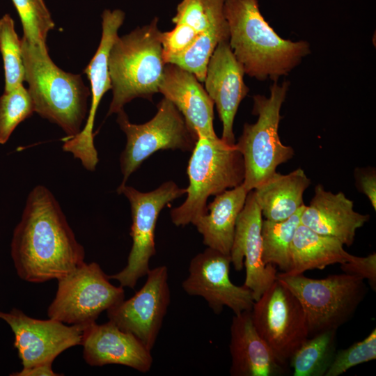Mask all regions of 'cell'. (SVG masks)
<instances>
[{"instance_id":"6da1fadb","label":"cell","mask_w":376,"mask_h":376,"mask_svg":"<svg viewBox=\"0 0 376 376\" xmlns=\"http://www.w3.org/2000/svg\"><path fill=\"white\" fill-rule=\"evenodd\" d=\"M10 255L18 276L34 283L58 279L84 263L83 246L58 202L43 185L28 195L13 230Z\"/></svg>"},{"instance_id":"7a4b0ae2","label":"cell","mask_w":376,"mask_h":376,"mask_svg":"<svg viewBox=\"0 0 376 376\" xmlns=\"http://www.w3.org/2000/svg\"><path fill=\"white\" fill-rule=\"evenodd\" d=\"M229 45L245 74L276 81L311 53L307 41L281 38L260 13L258 0H225Z\"/></svg>"},{"instance_id":"3957f363","label":"cell","mask_w":376,"mask_h":376,"mask_svg":"<svg viewBox=\"0 0 376 376\" xmlns=\"http://www.w3.org/2000/svg\"><path fill=\"white\" fill-rule=\"evenodd\" d=\"M24 81L34 111L72 137L81 131L90 95L79 75L66 72L52 61L47 47L21 39Z\"/></svg>"},{"instance_id":"277c9868","label":"cell","mask_w":376,"mask_h":376,"mask_svg":"<svg viewBox=\"0 0 376 376\" xmlns=\"http://www.w3.org/2000/svg\"><path fill=\"white\" fill-rule=\"evenodd\" d=\"M158 18L118 37L109 56L113 93L108 115L117 113L132 100H152L159 93L165 61Z\"/></svg>"},{"instance_id":"5b68a950","label":"cell","mask_w":376,"mask_h":376,"mask_svg":"<svg viewBox=\"0 0 376 376\" xmlns=\"http://www.w3.org/2000/svg\"><path fill=\"white\" fill-rule=\"evenodd\" d=\"M244 164L235 144L221 138L198 136L187 167L189 185L185 202L171 211L172 222L178 226L193 224L207 212L209 196L243 183Z\"/></svg>"},{"instance_id":"8992f818","label":"cell","mask_w":376,"mask_h":376,"mask_svg":"<svg viewBox=\"0 0 376 376\" xmlns=\"http://www.w3.org/2000/svg\"><path fill=\"white\" fill-rule=\"evenodd\" d=\"M290 86L288 81L271 85L270 95L253 97L252 113L258 116L253 124L245 123L235 146L243 157L244 179L243 186L248 191L255 189L275 172L278 166L294 155L292 147L284 145L279 135L281 118L280 111Z\"/></svg>"},{"instance_id":"52a82bcc","label":"cell","mask_w":376,"mask_h":376,"mask_svg":"<svg viewBox=\"0 0 376 376\" xmlns=\"http://www.w3.org/2000/svg\"><path fill=\"white\" fill-rule=\"evenodd\" d=\"M276 280L300 302L308 337L337 331L352 318L368 292L364 279L344 272L321 279L283 272L277 274Z\"/></svg>"},{"instance_id":"ba28073f","label":"cell","mask_w":376,"mask_h":376,"mask_svg":"<svg viewBox=\"0 0 376 376\" xmlns=\"http://www.w3.org/2000/svg\"><path fill=\"white\" fill-rule=\"evenodd\" d=\"M57 280V290L47 315L65 324L89 325L102 312L124 300L123 287L111 284L95 262H84Z\"/></svg>"},{"instance_id":"9c48e42d","label":"cell","mask_w":376,"mask_h":376,"mask_svg":"<svg viewBox=\"0 0 376 376\" xmlns=\"http://www.w3.org/2000/svg\"><path fill=\"white\" fill-rule=\"evenodd\" d=\"M157 107L155 116L140 125L131 123L123 109L117 113L116 121L127 138L120 157L123 175L120 186L126 185L130 175L156 151L169 149L192 151L194 148L198 139L189 130L175 106L164 97Z\"/></svg>"},{"instance_id":"30bf717a","label":"cell","mask_w":376,"mask_h":376,"mask_svg":"<svg viewBox=\"0 0 376 376\" xmlns=\"http://www.w3.org/2000/svg\"><path fill=\"white\" fill-rule=\"evenodd\" d=\"M117 192L124 194L130 203L132 245L126 266L108 277L123 288L134 289L138 280L147 275L150 260L156 253L155 231L159 214L168 203L186 194L187 189L169 181L149 192L126 185L119 186Z\"/></svg>"},{"instance_id":"8fae6325","label":"cell","mask_w":376,"mask_h":376,"mask_svg":"<svg viewBox=\"0 0 376 376\" xmlns=\"http://www.w3.org/2000/svg\"><path fill=\"white\" fill-rule=\"evenodd\" d=\"M251 317L259 335L283 365L287 366L292 354L308 338L300 302L278 280L255 301Z\"/></svg>"},{"instance_id":"7c38bea8","label":"cell","mask_w":376,"mask_h":376,"mask_svg":"<svg viewBox=\"0 0 376 376\" xmlns=\"http://www.w3.org/2000/svg\"><path fill=\"white\" fill-rule=\"evenodd\" d=\"M0 319L9 325L14 334L13 345L24 368L52 364L61 353L81 345L84 332L88 326H67L52 318H33L16 308L8 312L0 311Z\"/></svg>"},{"instance_id":"4fadbf2b","label":"cell","mask_w":376,"mask_h":376,"mask_svg":"<svg viewBox=\"0 0 376 376\" xmlns=\"http://www.w3.org/2000/svg\"><path fill=\"white\" fill-rule=\"evenodd\" d=\"M134 296L108 310L109 320L135 336L150 350L154 347L171 302L166 266L150 269Z\"/></svg>"},{"instance_id":"5bb4252c","label":"cell","mask_w":376,"mask_h":376,"mask_svg":"<svg viewBox=\"0 0 376 376\" xmlns=\"http://www.w3.org/2000/svg\"><path fill=\"white\" fill-rule=\"evenodd\" d=\"M230 255L207 247L195 256L189 266V275L182 281L185 292L191 296L202 297L216 314L224 306L234 314L251 311L255 299L244 285L238 286L230 279Z\"/></svg>"},{"instance_id":"9a60e30c","label":"cell","mask_w":376,"mask_h":376,"mask_svg":"<svg viewBox=\"0 0 376 376\" xmlns=\"http://www.w3.org/2000/svg\"><path fill=\"white\" fill-rule=\"evenodd\" d=\"M262 223V212L251 190L237 219L230 256L235 270L245 266L244 285L251 290L255 301L276 280L277 275L274 265L263 261Z\"/></svg>"},{"instance_id":"2e32d148","label":"cell","mask_w":376,"mask_h":376,"mask_svg":"<svg viewBox=\"0 0 376 376\" xmlns=\"http://www.w3.org/2000/svg\"><path fill=\"white\" fill-rule=\"evenodd\" d=\"M244 70L235 56L228 40L219 42L207 66L205 89L216 104L222 123L221 139L235 144L233 123L238 107L249 88L244 81Z\"/></svg>"},{"instance_id":"e0dca14e","label":"cell","mask_w":376,"mask_h":376,"mask_svg":"<svg viewBox=\"0 0 376 376\" xmlns=\"http://www.w3.org/2000/svg\"><path fill=\"white\" fill-rule=\"evenodd\" d=\"M125 13L119 9H106L102 14V37L98 48L84 72L91 84L92 100L86 123L83 129L69 140L71 150L77 156L86 159L95 157L97 152L94 146L95 116L103 95L111 89L109 70V56L118 31L125 19Z\"/></svg>"},{"instance_id":"ac0fdd59","label":"cell","mask_w":376,"mask_h":376,"mask_svg":"<svg viewBox=\"0 0 376 376\" xmlns=\"http://www.w3.org/2000/svg\"><path fill=\"white\" fill-rule=\"evenodd\" d=\"M81 345L86 362L92 366L119 364L141 373L148 372L152 364L151 350L135 336L123 331L109 321L93 322L85 329Z\"/></svg>"},{"instance_id":"d6986e66","label":"cell","mask_w":376,"mask_h":376,"mask_svg":"<svg viewBox=\"0 0 376 376\" xmlns=\"http://www.w3.org/2000/svg\"><path fill=\"white\" fill-rule=\"evenodd\" d=\"M159 93L175 106L197 139L198 136L218 137L213 127L214 104L193 73L166 63Z\"/></svg>"},{"instance_id":"ffe728a7","label":"cell","mask_w":376,"mask_h":376,"mask_svg":"<svg viewBox=\"0 0 376 376\" xmlns=\"http://www.w3.org/2000/svg\"><path fill=\"white\" fill-rule=\"evenodd\" d=\"M369 218V214L355 212L353 201L343 192L334 194L318 185L309 205H305L301 212L300 222L317 233L334 237L350 246L357 230Z\"/></svg>"},{"instance_id":"44dd1931","label":"cell","mask_w":376,"mask_h":376,"mask_svg":"<svg viewBox=\"0 0 376 376\" xmlns=\"http://www.w3.org/2000/svg\"><path fill=\"white\" fill-rule=\"evenodd\" d=\"M229 350L232 376H277L286 373L271 348L257 331L251 311L234 314Z\"/></svg>"},{"instance_id":"7402d4cb","label":"cell","mask_w":376,"mask_h":376,"mask_svg":"<svg viewBox=\"0 0 376 376\" xmlns=\"http://www.w3.org/2000/svg\"><path fill=\"white\" fill-rule=\"evenodd\" d=\"M249 192L242 184L224 191L207 206L206 214L195 220L205 245L230 255L237 219Z\"/></svg>"},{"instance_id":"603a6c76","label":"cell","mask_w":376,"mask_h":376,"mask_svg":"<svg viewBox=\"0 0 376 376\" xmlns=\"http://www.w3.org/2000/svg\"><path fill=\"white\" fill-rule=\"evenodd\" d=\"M310 183L300 168L285 175L276 171L253 190L262 215L274 221L289 218L305 205L303 195Z\"/></svg>"},{"instance_id":"cb8c5ba5","label":"cell","mask_w":376,"mask_h":376,"mask_svg":"<svg viewBox=\"0 0 376 376\" xmlns=\"http://www.w3.org/2000/svg\"><path fill=\"white\" fill-rule=\"evenodd\" d=\"M337 239L315 233L300 224L290 249L291 267L288 275L303 274L311 269H322L333 264H343L354 259Z\"/></svg>"},{"instance_id":"d4e9b609","label":"cell","mask_w":376,"mask_h":376,"mask_svg":"<svg viewBox=\"0 0 376 376\" xmlns=\"http://www.w3.org/2000/svg\"><path fill=\"white\" fill-rule=\"evenodd\" d=\"M336 330L308 337L289 360L293 375L324 376L336 352Z\"/></svg>"},{"instance_id":"484cf974","label":"cell","mask_w":376,"mask_h":376,"mask_svg":"<svg viewBox=\"0 0 376 376\" xmlns=\"http://www.w3.org/2000/svg\"><path fill=\"white\" fill-rule=\"evenodd\" d=\"M304 206L285 220H263L262 258L265 265H277L285 273L290 271L291 245L295 231L301 224L300 217Z\"/></svg>"},{"instance_id":"4316f807","label":"cell","mask_w":376,"mask_h":376,"mask_svg":"<svg viewBox=\"0 0 376 376\" xmlns=\"http://www.w3.org/2000/svg\"><path fill=\"white\" fill-rule=\"evenodd\" d=\"M229 36L228 24L225 19L199 35L188 49L168 63L193 73L200 82H203L213 52L219 42L229 40Z\"/></svg>"},{"instance_id":"83f0119b","label":"cell","mask_w":376,"mask_h":376,"mask_svg":"<svg viewBox=\"0 0 376 376\" xmlns=\"http://www.w3.org/2000/svg\"><path fill=\"white\" fill-rule=\"evenodd\" d=\"M0 51L5 74L4 91H8L24 81L21 40L15 31L14 21L8 14L0 19Z\"/></svg>"},{"instance_id":"f1b7e54d","label":"cell","mask_w":376,"mask_h":376,"mask_svg":"<svg viewBox=\"0 0 376 376\" xmlns=\"http://www.w3.org/2000/svg\"><path fill=\"white\" fill-rule=\"evenodd\" d=\"M225 0H182L172 22L185 24L201 35L226 19Z\"/></svg>"},{"instance_id":"f546056e","label":"cell","mask_w":376,"mask_h":376,"mask_svg":"<svg viewBox=\"0 0 376 376\" xmlns=\"http://www.w3.org/2000/svg\"><path fill=\"white\" fill-rule=\"evenodd\" d=\"M22 22V39L30 44L46 47L49 31L54 28L44 0H12Z\"/></svg>"},{"instance_id":"4dcf8cb0","label":"cell","mask_w":376,"mask_h":376,"mask_svg":"<svg viewBox=\"0 0 376 376\" xmlns=\"http://www.w3.org/2000/svg\"><path fill=\"white\" fill-rule=\"evenodd\" d=\"M33 112V100L23 84L4 91L0 97V144H5L16 127Z\"/></svg>"},{"instance_id":"1f68e13d","label":"cell","mask_w":376,"mask_h":376,"mask_svg":"<svg viewBox=\"0 0 376 376\" xmlns=\"http://www.w3.org/2000/svg\"><path fill=\"white\" fill-rule=\"evenodd\" d=\"M376 358V329L368 336L349 347L336 351L324 376H338L359 364Z\"/></svg>"},{"instance_id":"d6a6232c","label":"cell","mask_w":376,"mask_h":376,"mask_svg":"<svg viewBox=\"0 0 376 376\" xmlns=\"http://www.w3.org/2000/svg\"><path fill=\"white\" fill-rule=\"evenodd\" d=\"M341 270L346 274L367 279L372 287L376 289V254L373 253L365 257L354 256L351 261L340 265Z\"/></svg>"},{"instance_id":"836d02e7","label":"cell","mask_w":376,"mask_h":376,"mask_svg":"<svg viewBox=\"0 0 376 376\" xmlns=\"http://www.w3.org/2000/svg\"><path fill=\"white\" fill-rule=\"evenodd\" d=\"M358 187L369 199L374 210H376V175L375 169H358L356 172Z\"/></svg>"},{"instance_id":"e575fe53","label":"cell","mask_w":376,"mask_h":376,"mask_svg":"<svg viewBox=\"0 0 376 376\" xmlns=\"http://www.w3.org/2000/svg\"><path fill=\"white\" fill-rule=\"evenodd\" d=\"M11 376H58L63 374H58L52 370V363L37 365L30 368H26L19 371L10 374Z\"/></svg>"}]
</instances>
